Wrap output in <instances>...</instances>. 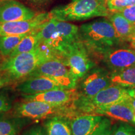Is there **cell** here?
<instances>
[{
    "label": "cell",
    "instance_id": "6da1fadb",
    "mask_svg": "<svg viewBox=\"0 0 135 135\" xmlns=\"http://www.w3.org/2000/svg\"><path fill=\"white\" fill-rule=\"evenodd\" d=\"M55 56H59L40 45L31 51L4 59L0 63V74L10 81L28 78L42 63Z\"/></svg>",
    "mask_w": 135,
    "mask_h": 135
},
{
    "label": "cell",
    "instance_id": "7a4b0ae2",
    "mask_svg": "<svg viewBox=\"0 0 135 135\" xmlns=\"http://www.w3.org/2000/svg\"><path fill=\"white\" fill-rule=\"evenodd\" d=\"M79 35L92 58L109 48L120 46L122 43L112 23L106 19L94 20L82 25L79 28Z\"/></svg>",
    "mask_w": 135,
    "mask_h": 135
},
{
    "label": "cell",
    "instance_id": "3957f363",
    "mask_svg": "<svg viewBox=\"0 0 135 135\" xmlns=\"http://www.w3.org/2000/svg\"><path fill=\"white\" fill-rule=\"evenodd\" d=\"M50 13L53 18L63 21H82L110 15L106 0H75L68 4L54 8Z\"/></svg>",
    "mask_w": 135,
    "mask_h": 135
},
{
    "label": "cell",
    "instance_id": "277c9868",
    "mask_svg": "<svg viewBox=\"0 0 135 135\" xmlns=\"http://www.w3.org/2000/svg\"><path fill=\"white\" fill-rule=\"evenodd\" d=\"M129 89L112 84L103 89L88 99L78 98L73 103L75 113L81 114H92L94 109L98 108L116 103L129 99Z\"/></svg>",
    "mask_w": 135,
    "mask_h": 135
},
{
    "label": "cell",
    "instance_id": "5b68a950",
    "mask_svg": "<svg viewBox=\"0 0 135 135\" xmlns=\"http://www.w3.org/2000/svg\"><path fill=\"white\" fill-rule=\"evenodd\" d=\"M14 113L20 118L39 119L55 115L73 116L75 112L73 105H56L40 101L26 100L16 104Z\"/></svg>",
    "mask_w": 135,
    "mask_h": 135
},
{
    "label": "cell",
    "instance_id": "8992f818",
    "mask_svg": "<svg viewBox=\"0 0 135 135\" xmlns=\"http://www.w3.org/2000/svg\"><path fill=\"white\" fill-rule=\"evenodd\" d=\"M61 56L77 83L96 66V62L93 60L81 40L70 45Z\"/></svg>",
    "mask_w": 135,
    "mask_h": 135
},
{
    "label": "cell",
    "instance_id": "52a82bcc",
    "mask_svg": "<svg viewBox=\"0 0 135 135\" xmlns=\"http://www.w3.org/2000/svg\"><path fill=\"white\" fill-rule=\"evenodd\" d=\"M36 76L49 78L65 89H76L78 86L62 57H53L42 63L30 77Z\"/></svg>",
    "mask_w": 135,
    "mask_h": 135
},
{
    "label": "cell",
    "instance_id": "ba28073f",
    "mask_svg": "<svg viewBox=\"0 0 135 135\" xmlns=\"http://www.w3.org/2000/svg\"><path fill=\"white\" fill-rule=\"evenodd\" d=\"M79 82L78 91L80 99L91 98L100 91L113 84L111 73L106 68L98 66L92 68Z\"/></svg>",
    "mask_w": 135,
    "mask_h": 135
},
{
    "label": "cell",
    "instance_id": "9c48e42d",
    "mask_svg": "<svg viewBox=\"0 0 135 135\" xmlns=\"http://www.w3.org/2000/svg\"><path fill=\"white\" fill-rule=\"evenodd\" d=\"M101 60L110 73L135 67V50L119 47L109 48L95 57Z\"/></svg>",
    "mask_w": 135,
    "mask_h": 135
},
{
    "label": "cell",
    "instance_id": "30bf717a",
    "mask_svg": "<svg viewBox=\"0 0 135 135\" xmlns=\"http://www.w3.org/2000/svg\"><path fill=\"white\" fill-rule=\"evenodd\" d=\"M51 17L50 13H41L30 20L0 23V36L30 33L41 26Z\"/></svg>",
    "mask_w": 135,
    "mask_h": 135
},
{
    "label": "cell",
    "instance_id": "8fae6325",
    "mask_svg": "<svg viewBox=\"0 0 135 135\" xmlns=\"http://www.w3.org/2000/svg\"><path fill=\"white\" fill-rule=\"evenodd\" d=\"M25 100L40 101L48 103L61 106H71L78 98L76 89H53L31 95H23Z\"/></svg>",
    "mask_w": 135,
    "mask_h": 135
},
{
    "label": "cell",
    "instance_id": "7c38bea8",
    "mask_svg": "<svg viewBox=\"0 0 135 135\" xmlns=\"http://www.w3.org/2000/svg\"><path fill=\"white\" fill-rule=\"evenodd\" d=\"M36 15L35 11L16 0L0 1V23L28 20Z\"/></svg>",
    "mask_w": 135,
    "mask_h": 135
},
{
    "label": "cell",
    "instance_id": "4fadbf2b",
    "mask_svg": "<svg viewBox=\"0 0 135 135\" xmlns=\"http://www.w3.org/2000/svg\"><path fill=\"white\" fill-rule=\"evenodd\" d=\"M92 114H100L123 123L135 124L134 111L128 99L94 109Z\"/></svg>",
    "mask_w": 135,
    "mask_h": 135
},
{
    "label": "cell",
    "instance_id": "5bb4252c",
    "mask_svg": "<svg viewBox=\"0 0 135 135\" xmlns=\"http://www.w3.org/2000/svg\"><path fill=\"white\" fill-rule=\"evenodd\" d=\"M17 89L23 95H31L53 89L65 88L49 78L36 76L28 78L18 86Z\"/></svg>",
    "mask_w": 135,
    "mask_h": 135
},
{
    "label": "cell",
    "instance_id": "9a60e30c",
    "mask_svg": "<svg viewBox=\"0 0 135 135\" xmlns=\"http://www.w3.org/2000/svg\"><path fill=\"white\" fill-rule=\"evenodd\" d=\"M104 117L100 114H81L70 120L72 135H92Z\"/></svg>",
    "mask_w": 135,
    "mask_h": 135
},
{
    "label": "cell",
    "instance_id": "2e32d148",
    "mask_svg": "<svg viewBox=\"0 0 135 135\" xmlns=\"http://www.w3.org/2000/svg\"><path fill=\"white\" fill-rule=\"evenodd\" d=\"M109 16V20L120 41H130L135 35V25L130 23L119 12L113 13Z\"/></svg>",
    "mask_w": 135,
    "mask_h": 135
},
{
    "label": "cell",
    "instance_id": "e0dca14e",
    "mask_svg": "<svg viewBox=\"0 0 135 135\" xmlns=\"http://www.w3.org/2000/svg\"><path fill=\"white\" fill-rule=\"evenodd\" d=\"M44 129L46 135H72L70 120L61 115L49 117L44 123Z\"/></svg>",
    "mask_w": 135,
    "mask_h": 135
},
{
    "label": "cell",
    "instance_id": "ac0fdd59",
    "mask_svg": "<svg viewBox=\"0 0 135 135\" xmlns=\"http://www.w3.org/2000/svg\"><path fill=\"white\" fill-rule=\"evenodd\" d=\"M111 80L114 85L127 89H135V67L111 73Z\"/></svg>",
    "mask_w": 135,
    "mask_h": 135
},
{
    "label": "cell",
    "instance_id": "d6986e66",
    "mask_svg": "<svg viewBox=\"0 0 135 135\" xmlns=\"http://www.w3.org/2000/svg\"><path fill=\"white\" fill-rule=\"evenodd\" d=\"M40 28L28 33L8 57H13L19 54L31 51L37 48L40 45V37L38 33Z\"/></svg>",
    "mask_w": 135,
    "mask_h": 135
},
{
    "label": "cell",
    "instance_id": "ffe728a7",
    "mask_svg": "<svg viewBox=\"0 0 135 135\" xmlns=\"http://www.w3.org/2000/svg\"><path fill=\"white\" fill-rule=\"evenodd\" d=\"M28 33L0 36V54L4 57L9 56Z\"/></svg>",
    "mask_w": 135,
    "mask_h": 135
},
{
    "label": "cell",
    "instance_id": "44dd1931",
    "mask_svg": "<svg viewBox=\"0 0 135 135\" xmlns=\"http://www.w3.org/2000/svg\"><path fill=\"white\" fill-rule=\"evenodd\" d=\"M21 127V122L19 119L0 117V135H18Z\"/></svg>",
    "mask_w": 135,
    "mask_h": 135
},
{
    "label": "cell",
    "instance_id": "7402d4cb",
    "mask_svg": "<svg viewBox=\"0 0 135 135\" xmlns=\"http://www.w3.org/2000/svg\"><path fill=\"white\" fill-rule=\"evenodd\" d=\"M112 135H135V127L129 123H118L113 126Z\"/></svg>",
    "mask_w": 135,
    "mask_h": 135
},
{
    "label": "cell",
    "instance_id": "603a6c76",
    "mask_svg": "<svg viewBox=\"0 0 135 135\" xmlns=\"http://www.w3.org/2000/svg\"><path fill=\"white\" fill-rule=\"evenodd\" d=\"M112 127L110 119L104 116L99 127L92 135H112Z\"/></svg>",
    "mask_w": 135,
    "mask_h": 135
},
{
    "label": "cell",
    "instance_id": "cb8c5ba5",
    "mask_svg": "<svg viewBox=\"0 0 135 135\" xmlns=\"http://www.w3.org/2000/svg\"><path fill=\"white\" fill-rule=\"evenodd\" d=\"M119 13H120L130 23L135 25V4L124 8Z\"/></svg>",
    "mask_w": 135,
    "mask_h": 135
},
{
    "label": "cell",
    "instance_id": "d4e9b609",
    "mask_svg": "<svg viewBox=\"0 0 135 135\" xmlns=\"http://www.w3.org/2000/svg\"><path fill=\"white\" fill-rule=\"evenodd\" d=\"M12 108L11 102L4 94H0V113L7 112Z\"/></svg>",
    "mask_w": 135,
    "mask_h": 135
},
{
    "label": "cell",
    "instance_id": "484cf974",
    "mask_svg": "<svg viewBox=\"0 0 135 135\" xmlns=\"http://www.w3.org/2000/svg\"><path fill=\"white\" fill-rule=\"evenodd\" d=\"M25 135H46L45 129L40 126H36L31 128Z\"/></svg>",
    "mask_w": 135,
    "mask_h": 135
},
{
    "label": "cell",
    "instance_id": "4316f807",
    "mask_svg": "<svg viewBox=\"0 0 135 135\" xmlns=\"http://www.w3.org/2000/svg\"><path fill=\"white\" fill-rule=\"evenodd\" d=\"M129 101L131 107L134 111V113L135 115V89H129Z\"/></svg>",
    "mask_w": 135,
    "mask_h": 135
},
{
    "label": "cell",
    "instance_id": "83f0119b",
    "mask_svg": "<svg viewBox=\"0 0 135 135\" xmlns=\"http://www.w3.org/2000/svg\"><path fill=\"white\" fill-rule=\"evenodd\" d=\"M9 82L10 81L8 80V78H6V77L3 76V75H1V74H0V88L6 85V84L9 83Z\"/></svg>",
    "mask_w": 135,
    "mask_h": 135
},
{
    "label": "cell",
    "instance_id": "f1b7e54d",
    "mask_svg": "<svg viewBox=\"0 0 135 135\" xmlns=\"http://www.w3.org/2000/svg\"><path fill=\"white\" fill-rule=\"evenodd\" d=\"M125 1L128 4V7L135 4V0H125Z\"/></svg>",
    "mask_w": 135,
    "mask_h": 135
},
{
    "label": "cell",
    "instance_id": "f546056e",
    "mask_svg": "<svg viewBox=\"0 0 135 135\" xmlns=\"http://www.w3.org/2000/svg\"><path fill=\"white\" fill-rule=\"evenodd\" d=\"M131 46L132 48L135 49V37H133V38L131 40Z\"/></svg>",
    "mask_w": 135,
    "mask_h": 135
},
{
    "label": "cell",
    "instance_id": "4dcf8cb0",
    "mask_svg": "<svg viewBox=\"0 0 135 135\" xmlns=\"http://www.w3.org/2000/svg\"><path fill=\"white\" fill-rule=\"evenodd\" d=\"M33 1H40V0H33Z\"/></svg>",
    "mask_w": 135,
    "mask_h": 135
},
{
    "label": "cell",
    "instance_id": "1f68e13d",
    "mask_svg": "<svg viewBox=\"0 0 135 135\" xmlns=\"http://www.w3.org/2000/svg\"><path fill=\"white\" fill-rule=\"evenodd\" d=\"M4 1V0H0V1Z\"/></svg>",
    "mask_w": 135,
    "mask_h": 135
},
{
    "label": "cell",
    "instance_id": "d6a6232c",
    "mask_svg": "<svg viewBox=\"0 0 135 135\" xmlns=\"http://www.w3.org/2000/svg\"><path fill=\"white\" fill-rule=\"evenodd\" d=\"M73 1H75V0H73Z\"/></svg>",
    "mask_w": 135,
    "mask_h": 135
},
{
    "label": "cell",
    "instance_id": "836d02e7",
    "mask_svg": "<svg viewBox=\"0 0 135 135\" xmlns=\"http://www.w3.org/2000/svg\"><path fill=\"white\" fill-rule=\"evenodd\" d=\"M134 37H135V35H134Z\"/></svg>",
    "mask_w": 135,
    "mask_h": 135
}]
</instances>
